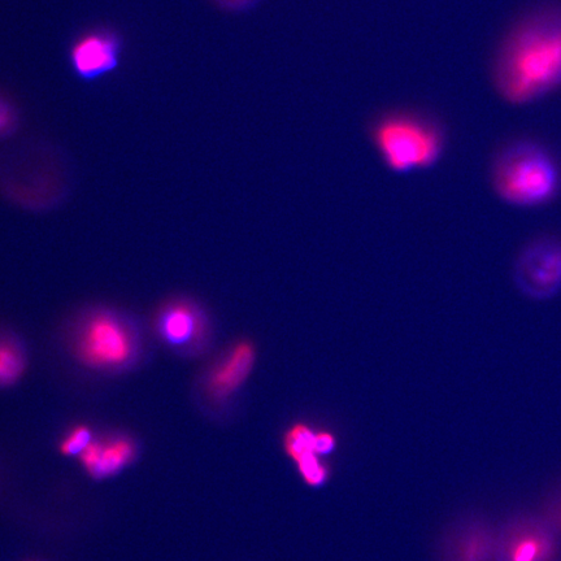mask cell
<instances>
[{
    "label": "cell",
    "instance_id": "1",
    "mask_svg": "<svg viewBox=\"0 0 561 561\" xmlns=\"http://www.w3.org/2000/svg\"><path fill=\"white\" fill-rule=\"evenodd\" d=\"M491 80L500 98L532 103L561 86V6H543L511 26L495 52Z\"/></svg>",
    "mask_w": 561,
    "mask_h": 561
},
{
    "label": "cell",
    "instance_id": "2",
    "mask_svg": "<svg viewBox=\"0 0 561 561\" xmlns=\"http://www.w3.org/2000/svg\"><path fill=\"white\" fill-rule=\"evenodd\" d=\"M65 347L78 367L98 374L132 371L145 356V337L130 313L107 304L82 308L69 321Z\"/></svg>",
    "mask_w": 561,
    "mask_h": 561
},
{
    "label": "cell",
    "instance_id": "3",
    "mask_svg": "<svg viewBox=\"0 0 561 561\" xmlns=\"http://www.w3.org/2000/svg\"><path fill=\"white\" fill-rule=\"evenodd\" d=\"M491 176L499 197L513 206H538L554 197L560 186L554 156L539 143L525 139L500 150Z\"/></svg>",
    "mask_w": 561,
    "mask_h": 561
},
{
    "label": "cell",
    "instance_id": "4",
    "mask_svg": "<svg viewBox=\"0 0 561 561\" xmlns=\"http://www.w3.org/2000/svg\"><path fill=\"white\" fill-rule=\"evenodd\" d=\"M372 138L384 163L398 173L432 167L445 149L442 129L410 113L382 117L373 126Z\"/></svg>",
    "mask_w": 561,
    "mask_h": 561
},
{
    "label": "cell",
    "instance_id": "5",
    "mask_svg": "<svg viewBox=\"0 0 561 561\" xmlns=\"http://www.w3.org/2000/svg\"><path fill=\"white\" fill-rule=\"evenodd\" d=\"M151 328L165 349L184 359L206 354L215 334L210 312L187 295H175L160 303L152 315Z\"/></svg>",
    "mask_w": 561,
    "mask_h": 561
},
{
    "label": "cell",
    "instance_id": "6",
    "mask_svg": "<svg viewBox=\"0 0 561 561\" xmlns=\"http://www.w3.org/2000/svg\"><path fill=\"white\" fill-rule=\"evenodd\" d=\"M497 561H561V536L539 512L512 513L497 525Z\"/></svg>",
    "mask_w": 561,
    "mask_h": 561
},
{
    "label": "cell",
    "instance_id": "7",
    "mask_svg": "<svg viewBox=\"0 0 561 561\" xmlns=\"http://www.w3.org/2000/svg\"><path fill=\"white\" fill-rule=\"evenodd\" d=\"M258 362V347L249 338L230 343L208 363L199 378L203 397L213 406H224L250 380Z\"/></svg>",
    "mask_w": 561,
    "mask_h": 561
},
{
    "label": "cell",
    "instance_id": "8",
    "mask_svg": "<svg viewBox=\"0 0 561 561\" xmlns=\"http://www.w3.org/2000/svg\"><path fill=\"white\" fill-rule=\"evenodd\" d=\"M516 282L529 297L550 298L561 289V242L543 238L530 243L516 263Z\"/></svg>",
    "mask_w": 561,
    "mask_h": 561
},
{
    "label": "cell",
    "instance_id": "9",
    "mask_svg": "<svg viewBox=\"0 0 561 561\" xmlns=\"http://www.w3.org/2000/svg\"><path fill=\"white\" fill-rule=\"evenodd\" d=\"M121 51V38L115 30L94 28L86 30L72 43L69 62L82 80H97L117 67Z\"/></svg>",
    "mask_w": 561,
    "mask_h": 561
},
{
    "label": "cell",
    "instance_id": "10",
    "mask_svg": "<svg viewBox=\"0 0 561 561\" xmlns=\"http://www.w3.org/2000/svg\"><path fill=\"white\" fill-rule=\"evenodd\" d=\"M443 561H497V526L486 517H465L451 529Z\"/></svg>",
    "mask_w": 561,
    "mask_h": 561
},
{
    "label": "cell",
    "instance_id": "11",
    "mask_svg": "<svg viewBox=\"0 0 561 561\" xmlns=\"http://www.w3.org/2000/svg\"><path fill=\"white\" fill-rule=\"evenodd\" d=\"M136 456V445L130 438L113 437L93 441L80 455L86 471L94 478H107L125 468Z\"/></svg>",
    "mask_w": 561,
    "mask_h": 561
},
{
    "label": "cell",
    "instance_id": "12",
    "mask_svg": "<svg viewBox=\"0 0 561 561\" xmlns=\"http://www.w3.org/2000/svg\"><path fill=\"white\" fill-rule=\"evenodd\" d=\"M30 363L29 350L23 337L6 326H0V389L19 384Z\"/></svg>",
    "mask_w": 561,
    "mask_h": 561
},
{
    "label": "cell",
    "instance_id": "13",
    "mask_svg": "<svg viewBox=\"0 0 561 561\" xmlns=\"http://www.w3.org/2000/svg\"><path fill=\"white\" fill-rule=\"evenodd\" d=\"M316 434L317 432L307 424L299 423L291 426L284 437L286 454L295 462L300 456L316 452Z\"/></svg>",
    "mask_w": 561,
    "mask_h": 561
},
{
    "label": "cell",
    "instance_id": "14",
    "mask_svg": "<svg viewBox=\"0 0 561 561\" xmlns=\"http://www.w3.org/2000/svg\"><path fill=\"white\" fill-rule=\"evenodd\" d=\"M295 464H297L300 476L308 486H321L328 480V465L321 460L320 455L316 452L300 456L299 459L295 460Z\"/></svg>",
    "mask_w": 561,
    "mask_h": 561
},
{
    "label": "cell",
    "instance_id": "15",
    "mask_svg": "<svg viewBox=\"0 0 561 561\" xmlns=\"http://www.w3.org/2000/svg\"><path fill=\"white\" fill-rule=\"evenodd\" d=\"M19 126V108L7 94L0 93V139L12 137Z\"/></svg>",
    "mask_w": 561,
    "mask_h": 561
},
{
    "label": "cell",
    "instance_id": "16",
    "mask_svg": "<svg viewBox=\"0 0 561 561\" xmlns=\"http://www.w3.org/2000/svg\"><path fill=\"white\" fill-rule=\"evenodd\" d=\"M91 432L88 426L78 425L65 436L60 450L64 455H81L82 451L90 445Z\"/></svg>",
    "mask_w": 561,
    "mask_h": 561
},
{
    "label": "cell",
    "instance_id": "17",
    "mask_svg": "<svg viewBox=\"0 0 561 561\" xmlns=\"http://www.w3.org/2000/svg\"><path fill=\"white\" fill-rule=\"evenodd\" d=\"M539 513L549 521L552 528L561 536V482L546 495Z\"/></svg>",
    "mask_w": 561,
    "mask_h": 561
},
{
    "label": "cell",
    "instance_id": "18",
    "mask_svg": "<svg viewBox=\"0 0 561 561\" xmlns=\"http://www.w3.org/2000/svg\"><path fill=\"white\" fill-rule=\"evenodd\" d=\"M336 437L333 436L332 433L329 432H317L316 434V454L320 456L328 455L330 452L334 450L336 447Z\"/></svg>",
    "mask_w": 561,
    "mask_h": 561
},
{
    "label": "cell",
    "instance_id": "19",
    "mask_svg": "<svg viewBox=\"0 0 561 561\" xmlns=\"http://www.w3.org/2000/svg\"><path fill=\"white\" fill-rule=\"evenodd\" d=\"M212 2L226 11H243L254 6L258 0H212Z\"/></svg>",
    "mask_w": 561,
    "mask_h": 561
}]
</instances>
